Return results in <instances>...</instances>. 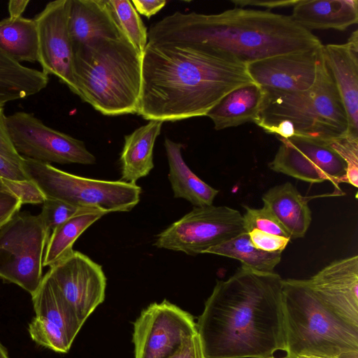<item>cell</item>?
<instances>
[{"label":"cell","instance_id":"6da1fadb","mask_svg":"<svg viewBox=\"0 0 358 358\" xmlns=\"http://www.w3.org/2000/svg\"><path fill=\"white\" fill-rule=\"evenodd\" d=\"M282 280L241 265L217 282L196 323L205 358H272L286 351Z\"/></svg>","mask_w":358,"mask_h":358},{"label":"cell","instance_id":"7a4b0ae2","mask_svg":"<svg viewBox=\"0 0 358 358\" xmlns=\"http://www.w3.org/2000/svg\"><path fill=\"white\" fill-rule=\"evenodd\" d=\"M255 83L247 64L193 45L148 41L137 113L148 120L206 116L225 95Z\"/></svg>","mask_w":358,"mask_h":358},{"label":"cell","instance_id":"3957f363","mask_svg":"<svg viewBox=\"0 0 358 358\" xmlns=\"http://www.w3.org/2000/svg\"><path fill=\"white\" fill-rule=\"evenodd\" d=\"M148 41L193 45L245 64L323 45L290 15L242 8L210 15L176 11L150 26Z\"/></svg>","mask_w":358,"mask_h":358},{"label":"cell","instance_id":"277c9868","mask_svg":"<svg viewBox=\"0 0 358 358\" xmlns=\"http://www.w3.org/2000/svg\"><path fill=\"white\" fill-rule=\"evenodd\" d=\"M74 52L79 97L104 115L136 114L142 55L126 37L99 38Z\"/></svg>","mask_w":358,"mask_h":358},{"label":"cell","instance_id":"5b68a950","mask_svg":"<svg viewBox=\"0 0 358 358\" xmlns=\"http://www.w3.org/2000/svg\"><path fill=\"white\" fill-rule=\"evenodd\" d=\"M285 358L315 355L338 358L358 352V327L322 303L307 279L282 280Z\"/></svg>","mask_w":358,"mask_h":358},{"label":"cell","instance_id":"8992f818","mask_svg":"<svg viewBox=\"0 0 358 358\" xmlns=\"http://www.w3.org/2000/svg\"><path fill=\"white\" fill-rule=\"evenodd\" d=\"M264 90L253 121L261 128L289 120L296 136L324 143L348 134L347 115L323 54L316 81L310 89L297 92Z\"/></svg>","mask_w":358,"mask_h":358},{"label":"cell","instance_id":"52a82bcc","mask_svg":"<svg viewBox=\"0 0 358 358\" xmlns=\"http://www.w3.org/2000/svg\"><path fill=\"white\" fill-rule=\"evenodd\" d=\"M23 167L46 198L59 199L80 208L96 210L106 215L129 211L140 201L142 189L136 184L84 178L27 157H23Z\"/></svg>","mask_w":358,"mask_h":358},{"label":"cell","instance_id":"ba28073f","mask_svg":"<svg viewBox=\"0 0 358 358\" xmlns=\"http://www.w3.org/2000/svg\"><path fill=\"white\" fill-rule=\"evenodd\" d=\"M50 233L39 215L15 214L0 229V278L34 294L43 279Z\"/></svg>","mask_w":358,"mask_h":358},{"label":"cell","instance_id":"9c48e42d","mask_svg":"<svg viewBox=\"0 0 358 358\" xmlns=\"http://www.w3.org/2000/svg\"><path fill=\"white\" fill-rule=\"evenodd\" d=\"M243 232V215L238 210L225 206L194 207L159 233L154 245L196 255Z\"/></svg>","mask_w":358,"mask_h":358},{"label":"cell","instance_id":"30bf717a","mask_svg":"<svg viewBox=\"0 0 358 358\" xmlns=\"http://www.w3.org/2000/svg\"><path fill=\"white\" fill-rule=\"evenodd\" d=\"M6 122L14 147L23 157L50 164L96 162L83 141L46 126L33 113L15 112L6 117Z\"/></svg>","mask_w":358,"mask_h":358},{"label":"cell","instance_id":"8fae6325","mask_svg":"<svg viewBox=\"0 0 358 358\" xmlns=\"http://www.w3.org/2000/svg\"><path fill=\"white\" fill-rule=\"evenodd\" d=\"M196 333L188 312L166 299L151 303L134 323V358H169Z\"/></svg>","mask_w":358,"mask_h":358},{"label":"cell","instance_id":"7c38bea8","mask_svg":"<svg viewBox=\"0 0 358 358\" xmlns=\"http://www.w3.org/2000/svg\"><path fill=\"white\" fill-rule=\"evenodd\" d=\"M278 138L281 145L268 164L273 171L310 183L328 180L336 189L345 182L346 164L326 143L298 136Z\"/></svg>","mask_w":358,"mask_h":358},{"label":"cell","instance_id":"4fadbf2b","mask_svg":"<svg viewBox=\"0 0 358 358\" xmlns=\"http://www.w3.org/2000/svg\"><path fill=\"white\" fill-rule=\"evenodd\" d=\"M83 324L103 302L106 278L101 265L73 250L45 274Z\"/></svg>","mask_w":358,"mask_h":358},{"label":"cell","instance_id":"5bb4252c","mask_svg":"<svg viewBox=\"0 0 358 358\" xmlns=\"http://www.w3.org/2000/svg\"><path fill=\"white\" fill-rule=\"evenodd\" d=\"M70 0L48 3L34 18L38 34V62L41 71L53 75L76 95L74 52L69 31Z\"/></svg>","mask_w":358,"mask_h":358},{"label":"cell","instance_id":"9a60e30c","mask_svg":"<svg viewBox=\"0 0 358 358\" xmlns=\"http://www.w3.org/2000/svg\"><path fill=\"white\" fill-rule=\"evenodd\" d=\"M322 45L317 49L276 55L249 63L248 73L256 84L266 90L306 91L316 81Z\"/></svg>","mask_w":358,"mask_h":358},{"label":"cell","instance_id":"2e32d148","mask_svg":"<svg viewBox=\"0 0 358 358\" xmlns=\"http://www.w3.org/2000/svg\"><path fill=\"white\" fill-rule=\"evenodd\" d=\"M308 282L328 309L358 327V256L333 261Z\"/></svg>","mask_w":358,"mask_h":358},{"label":"cell","instance_id":"e0dca14e","mask_svg":"<svg viewBox=\"0 0 358 358\" xmlns=\"http://www.w3.org/2000/svg\"><path fill=\"white\" fill-rule=\"evenodd\" d=\"M324 62L343 104L348 134L358 137V31L342 44L322 45Z\"/></svg>","mask_w":358,"mask_h":358},{"label":"cell","instance_id":"ac0fdd59","mask_svg":"<svg viewBox=\"0 0 358 358\" xmlns=\"http://www.w3.org/2000/svg\"><path fill=\"white\" fill-rule=\"evenodd\" d=\"M68 26L73 50L99 38L126 37L104 0H70Z\"/></svg>","mask_w":358,"mask_h":358},{"label":"cell","instance_id":"d6986e66","mask_svg":"<svg viewBox=\"0 0 358 358\" xmlns=\"http://www.w3.org/2000/svg\"><path fill=\"white\" fill-rule=\"evenodd\" d=\"M300 27L345 31L358 21L357 0H299L290 15Z\"/></svg>","mask_w":358,"mask_h":358},{"label":"cell","instance_id":"ffe728a7","mask_svg":"<svg viewBox=\"0 0 358 358\" xmlns=\"http://www.w3.org/2000/svg\"><path fill=\"white\" fill-rule=\"evenodd\" d=\"M266 207L280 221L291 239L303 238L312 221L308 199L287 182L270 188L262 196Z\"/></svg>","mask_w":358,"mask_h":358},{"label":"cell","instance_id":"44dd1931","mask_svg":"<svg viewBox=\"0 0 358 358\" xmlns=\"http://www.w3.org/2000/svg\"><path fill=\"white\" fill-rule=\"evenodd\" d=\"M164 122L150 120L146 124L124 136L120 155L121 180L136 184L154 168L153 149Z\"/></svg>","mask_w":358,"mask_h":358},{"label":"cell","instance_id":"7402d4cb","mask_svg":"<svg viewBox=\"0 0 358 358\" xmlns=\"http://www.w3.org/2000/svg\"><path fill=\"white\" fill-rule=\"evenodd\" d=\"M264 90L255 83L242 85L225 95L206 114L216 130L253 122L259 113Z\"/></svg>","mask_w":358,"mask_h":358},{"label":"cell","instance_id":"603a6c76","mask_svg":"<svg viewBox=\"0 0 358 358\" xmlns=\"http://www.w3.org/2000/svg\"><path fill=\"white\" fill-rule=\"evenodd\" d=\"M183 145L166 138L164 147L169 163V180L175 198L184 199L194 207L213 205L219 191L208 185L189 168L184 161Z\"/></svg>","mask_w":358,"mask_h":358},{"label":"cell","instance_id":"cb8c5ba5","mask_svg":"<svg viewBox=\"0 0 358 358\" xmlns=\"http://www.w3.org/2000/svg\"><path fill=\"white\" fill-rule=\"evenodd\" d=\"M49 82L41 71L15 61L0 50V103L24 99L40 92Z\"/></svg>","mask_w":358,"mask_h":358},{"label":"cell","instance_id":"d4e9b609","mask_svg":"<svg viewBox=\"0 0 358 358\" xmlns=\"http://www.w3.org/2000/svg\"><path fill=\"white\" fill-rule=\"evenodd\" d=\"M0 50L15 61H38V34L34 19L20 17L0 21Z\"/></svg>","mask_w":358,"mask_h":358},{"label":"cell","instance_id":"484cf974","mask_svg":"<svg viewBox=\"0 0 358 358\" xmlns=\"http://www.w3.org/2000/svg\"><path fill=\"white\" fill-rule=\"evenodd\" d=\"M31 296L36 316L59 327L73 342L83 324L46 275Z\"/></svg>","mask_w":358,"mask_h":358},{"label":"cell","instance_id":"4316f807","mask_svg":"<svg viewBox=\"0 0 358 358\" xmlns=\"http://www.w3.org/2000/svg\"><path fill=\"white\" fill-rule=\"evenodd\" d=\"M106 214L96 210H85L57 227L47 242L43 266H51L73 250L78 238L93 223Z\"/></svg>","mask_w":358,"mask_h":358},{"label":"cell","instance_id":"83f0119b","mask_svg":"<svg viewBox=\"0 0 358 358\" xmlns=\"http://www.w3.org/2000/svg\"><path fill=\"white\" fill-rule=\"evenodd\" d=\"M203 254H213L240 261L242 266L253 270L273 273L280 262L282 252H266L255 248L249 234L243 232L218 245L206 250Z\"/></svg>","mask_w":358,"mask_h":358},{"label":"cell","instance_id":"f1b7e54d","mask_svg":"<svg viewBox=\"0 0 358 358\" xmlns=\"http://www.w3.org/2000/svg\"><path fill=\"white\" fill-rule=\"evenodd\" d=\"M112 17L128 41L143 55L148 43V29L129 0H104Z\"/></svg>","mask_w":358,"mask_h":358},{"label":"cell","instance_id":"f546056e","mask_svg":"<svg viewBox=\"0 0 358 358\" xmlns=\"http://www.w3.org/2000/svg\"><path fill=\"white\" fill-rule=\"evenodd\" d=\"M5 104L0 103V177L15 181L30 180L23 167V157L16 151L6 122Z\"/></svg>","mask_w":358,"mask_h":358},{"label":"cell","instance_id":"4dcf8cb0","mask_svg":"<svg viewBox=\"0 0 358 358\" xmlns=\"http://www.w3.org/2000/svg\"><path fill=\"white\" fill-rule=\"evenodd\" d=\"M29 333L36 343L57 352H67L73 343L62 329L41 317L31 322Z\"/></svg>","mask_w":358,"mask_h":358},{"label":"cell","instance_id":"1f68e13d","mask_svg":"<svg viewBox=\"0 0 358 358\" xmlns=\"http://www.w3.org/2000/svg\"><path fill=\"white\" fill-rule=\"evenodd\" d=\"M244 208L245 213L243 215V219L245 232L248 233L253 229H257L290 238L282 224L266 207L253 208L245 206Z\"/></svg>","mask_w":358,"mask_h":358},{"label":"cell","instance_id":"d6a6232c","mask_svg":"<svg viewBox=\"0 0 358 358\" xmlns=\"http://www.w3.org/2000/svg\"><path fill=\"white\" fill-rule=\"evenodd\" d=\"M345 162V182L355 188L358 187V137L350 134L326 143Z\"/></svg>","mask_w":358,"mask_h":358},{"label":"cell","instance_id":"836d02e7","mask_svg":"<svg viewBox=\"0 0 358 358\" xmlns=\"http://www.w3.org/2000/svg\"><path fill=\"white\" fill-rule=\"evenodd\" d=\"M85 210L87 209L76 207L59 199L46 198L43 203L39 216L46 229L50 232L59 225Z\"/></svg>","mask_w":358,"mask_h":358},{"label":"cell","instance_id":"e575fe53","mask_svg":"<svg viewBox=\"0 0 358 358\" xmlns=\"http://www.w3.org/2000/svg\"><path fill=\"white\" fill-rule=\"evenodd\" d=\"M6 188L17 197L22 204L43 203L46 196L39 187L31 180L15 181L2 178Z\"/></svg>","mask_w":358,"mask_h":358},{"label":"cell","instance_id":"d590c367","mask_svg":"<svg viewBox=\"0 0 358 358\" xmlns=\"http://www.w3.org/2000/svg\"><path fill=\"white\" fill-rule=\"evenodd\" d=\"M252 245L266 252H282L290 241V238L270 233L253 229L248 232Z\"/></svg>","mask_w":358,"mask_h":358},{"label":"cell","instance_id":"8d00e7d4","mask_svg":"<svg viewBox=\"0 0 358 358\" xmlns=\"http://www.w3.org/2000/svg\"><path fill=\"white\" fill-rule=\"evenodd\" d=\"M22 205L20 199L10 192H0V229L18 213Z\"/></svg>","mask_w":358,"mask_h":358},{"label":"cell","instance_id":"74e56055","mask_svg":"<svg viewBox=\"0 0 358 358\" xmlns=\"http://www.w3.org/2000/svg\"><path fill=\"white\" fill-rule=\"evenodd\" d=\"M169 358H205L198 334L186 339Z\"/></svg>","mask_w":358,"mask_h":358},{"label":"cell","instance_id":"f35d334b","mask_svg":"<svg viewBox=\"0 0 358 358\" xmlns=\"http://www.w3.org/2000/svg\"><path fill=\"white\" fill-rule=\"evenodd\" d=\"M136 10L148 18L157 13L166 3L164 0H132Z\"/></svg>","mask_w":358,"mask_h":358},{"label":"cell","instance_id":"ab89813d","mask_svg":"<svg viewBox=\"0 0 358 358\" xmlns=\"http://www.w3.org/2000/svg\"><path fill=\"white\" fill-rule=\"evenodd\" d=\"M299 0H269V1H261V0H234L231 2L236 6H262L267 8H275L281 7L294 6Z\"/></svg>","mask_w":358,"mask_h":358},{"label":"cell","instance_id":"60d3db41","mask_svg":"<svg viewBox=\"0 0 358 358\" xmlns=\"http://www.w3.org/2000/svg\"><path fill=\"white\" fill-rule=\"evenodd\" d=\"M268 134H275L277 138H289L296 136L294 127L289 120H281L278 123L262 128Z\"/></svg>","mask_w":358,"mask_h":358},{"label":"cell","instance_id":"b9f144b4","mask_svg":"<svg viewBox=\"0 0 358 358\" xmlns=\"http://www.w3.org/2000/svg\"><path fill=\"white\" fill-rule=\"evenodd\" d=\"M29 1L28 0H11L8 2V9L9 17L17 18L22 16Z\"/></svg>","mask_w":358,"mask_h":358},{"label":"cell","instance_id":"7bdbcfd3","mask_svg":"<svg viewBox=\"0 0 358 358\" xmlns=\"http://www.w3.org/2000/svg\"><path fill=\"white\" fill-rule=\"evenodd\" d=\"M0 358H9L7 351L0 342Z\"/></svg>","mask_w":358,"mask_h":358},{"label":"cell","instance_id":"ee69618b","mask_svg":"<svg viewBox=\"0 0 358 358\" xmlns=\"http://www.w3.org/2000/svg\"><path fill=\"white\" fill-rule=\"evenodd\" d=\"M296 358H328V357L315 356V355H299V356H297Z\"/></svg>","mask_w":358,"mask_h":358},{"label":"cell","instance_id":"f6af8a7d","mask_svg":"<svg viewBox=\"0 0 358 358\" xmlns=\"http://www.w3.org/2000/svg\"><path fill=\"white\" fill-rule=\"evenodd\" d=\"M2 191H9V190L3 185V181H2V178L0 177V192H2Z\"/></svg>","mask_w":358,"mask_h":358},{"label":"cell","instance_id":"bcb514c9","mask_svg":"<svg viewBox=\"0 0 358 358\" xmlns=\"http://www.w3.org/2000/svg\"><path fill=\"white\" fill-rule=\"evenodd\" d=\"M272 358H274V357H272Z\"/></svg>","mask_w":358,"mask_h":358},{"label":"cell","instance_id":"7dc6e473","mask_svg":"<svg viewBox=\"0 0 358 358\" xmlns=\"http://www.w3.org/2000/svg\"><path fill=\"white\" fill-rule=\"evenodd\" d=\"M275 358V357H274ZM283 358H285V357H283Z\"/></svg>","mask_w":358,"mask_h":358}]
</instances>
